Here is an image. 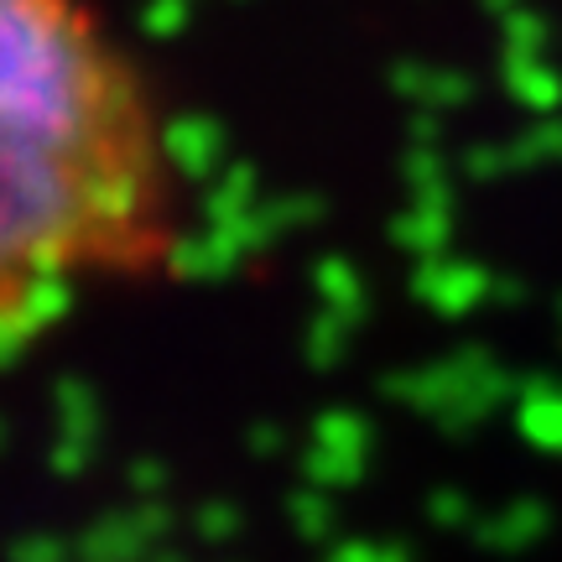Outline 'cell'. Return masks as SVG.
Here are the masks:
<instances>
[{"label": "cell", "mask_w": 562, "mask_h": 562, "mask_svg": "<svg viewBox=\"0 0 562 562\" xmlns=\"http://www.w3.org/2000/svg\"><path fill=\"white\" fill-rule=\"evenodd\" d=\"M172 245V157L131 58L79 0H0V328Z\"/></svg>", "instance_id": "cell-1"}]
</instances>
